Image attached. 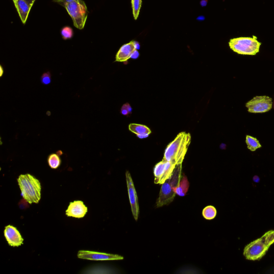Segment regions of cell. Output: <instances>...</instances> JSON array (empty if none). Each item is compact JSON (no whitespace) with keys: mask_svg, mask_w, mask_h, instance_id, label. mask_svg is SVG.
I'll use <instances>...</instances> for the list:
<instances>
[{"mask_svg":"<svg viewBox=\"0 0 274 274\" xmlns=\"http://www.w3.org/2000/svg\"><path fill=\"white\" fill-rule=\"evenodd\" d=\"M182 177V164H179L175 168L171 176L162 184L157 201V208L169 205L173 201L177 194L174 189L177 187Z\"/></svg>","mask_w":274,"mask_h":274,"instance_id":"obj_4","label":"cell"},{"mask_svg":"<svg viewBox=\"0 0 274 274\" xmlns=\"http://www.w3.org/2000/svg\"><path fill=\"white\" fill-rule=\"evenodd\" d=\"M142 0H131V5H132L133 13L134 19H137L141 7Z\"/></svg>","mask_w":274,"mask_h":274,"instance_id":"obj_20","label":"cell"},{"mask_svg":"<svg viewBox=\"0 0 274 274\" xmlns=\"http://www.w3.org/2000/svg\"><path fill=\"white\" fill-rule=\"evenodd\" d=\"M48 163L52 169H56L60 166L61 160L59 155L53 153L48 157Z\"/></svg>","mask_w":274,"mask_h":274,"instance_id":"obj_19","label":"cell"},{"mask_svg":"<svg viewBox=\"0 0 274 274\" xmlns=\"http://www.w3.org/2000/svg\"><path fill=\"white\" fill-rule=\"evenodd\" d=\"M150 135V134H142L137 135V136L139 138L142 139H145L147 138Z\"/></svg>","mask_w":274,"mask_h":274,"instance_id":"obj_25","label":"cell"},{"mask_svg":"<svg viewBox=\"0 0 274 274\" xmlns=\"http://www.w3.org/2000/svg\"><path fill=\"white\" fill-rule=\"evenodd\" d=\"M41 83L43 85H47L51 83V74L49 72L43 73L41 78Z\"/></svg>","mask_w":274,"mask_h":274,"instance_id":"obj_21","label":"cell"},{"mask_svg":"<svg viewBox=\"0 0 274 274\" xmlns=\"http://www.w3.org/2000/svg\"><path fill=\"white\" fill-rule=\"evenodd\" d=\"M62 6L67 10L71 17L73 26L80 30L83 29L89 14L83 0H77L70 3H65Z\"/></svg>","mask_w":274,"mask_h":274,"instance_id":"obj_6","label":"cell"},{"mask_svg":"<svg viewBox=\"0 0 274 274\" xmlns=\"http://www.w3.org/2000/svg\"><path fill=\"white\" fill-rule=\"evenodd\" d=\"M124 105H125L126 107H127L129 114H131V113H132V112H133V108H132V107H131V106L128 103H127V104H126Z\"/></svg>","mask_w":274,"mask_h":274,"instance_id":"obj_26","label":"cell"},{"mask_svg":"<svg viewBox=\"0 0 274 274\" xmlns=\"http://www.w3.org/2000/svg\"><path fill=\"white\" fill-rule=\"evenodd\" d=\"M17 182L23 198L30 204L39 203L41 199V186L38 179L27 173L20 175Z\"/></svg>","mask_w":274,"mask_h":274,"instance_id":"obj_3","label":"cell"},{"mask_svg":"<svg viewBox=\"0 0 274 274\" xmlns=\"http://www.w3.org/2000/svg\"><path fill=\"white\" fill-rule=\"evenodd\" d=\"M74 1H77V0H53V2L58 3L61 6L65 3H70Z\"/></svg>","mask_w":274,"mask_h":274,"instance_id":"obj_23","label":"cell"},{"mask_svg":"<svg viewBox=\"0 0 274 274\" xmlns=\"http://www.w3.org/2000/svg\"><path fill=\"white\" fill-rule=\"evenodd\" d=\"M217 214L216 208L213 206L206 207L203 211V217L208 220H213Z\"/></svg>","mask_w":274,"mask_h":274,"instance_id":"obj_18","label":"cell"},{"mask_svg":"<svg viewBox=\"0 0 274 274\" xmlns=\"http://www.w3.org/2000/svg\"><path fill=\"white\" fill-rule=\"evenodd\" d=\"M246 107L251 113H264L271 110L272 98L268 96H256L247 102Z\"/></svg>","mask_w":274,"mask_h":274,"instance_id":"obj_7","label":"cell"},{"mask_svg":"<svg viewBox=\"0 0 274 274\" xmlns=\"http://www.w3.org/2000/svg\"><path fill=\"white\" fill-rule=\"evenodd\" d=\"M273 108H274V105H273Z\"/></svg>","mask_w":274,"mask_h":274,"instance_id":"obj_30","label":"cell"},{"mask_svg":"<svg viewBox=\"0 0 274 274\" xmlns=\"http://www.w3.org/2000/svg\"><path fill=\"white\" fill-rule=\"evenodd\" d=\"M176 167L175 164L164 159L157 163L154 168L155 183L163 184L171 176Z\"/></svg>","mask_w":274,"mask_h":274,"instance_id":"obj_8","label":"cell"},{"mask_svg":"<svg viewBox=\"0 0 274 274\" xmlns=\"http://www.w3.org/2000/svg\"><path fill=\"white\" fill-rule=\"evenodd\" d=\"M78 257L82 259L94 261L120 260L124 259L122 256L117 255L84 250L79 252Z\"/></svg>","mask_w":274,"mask_h":274,"instance_id":"obj_10","label":"cell"},{"mask_svg":"<svg viewBox=\"0 0 274 274\" xmlns=\"http://www.w3.org/2000/svg\"><path fill=\"white\" fill-rule=\"evenodd\" d=\"M120 113L125 116H128V115L130 114L125 105H123L122 107L121 110H120Z\"/></svg>","mask_w":274,"mask_h":274,"instance_id":"obj_24","label":"cell"},{"mask_svg":"<svg viewBox=\"0 0 274 274\" xmlns=\"http://www.w3.org/2000/svg\"><path fill=\"white\" fill-rule=\"evenodd\" d=\"M30 203L24 198L20 201L18 206L20 210H23L27 209L30 206Z\"/></svg>","mask_w":274,"mask_h":274,"instance_id":"obj_22","label":"cell"},{"mask_svg":"<svg viewBox=\"0 0 274 274\" xmlns=\"http://www.w3.org/2000/svg\"><path fill=\"white\" fill-rule=\"evenodd\" d=\"M138 48L135 41H132L120 48L116 56V62H126Z\"/></svg>","mask_w":274,"mask_h":274,"instance_id":"obj_13","label":"cell"},{"mask_svg":"<svg viewBox=\"0 0 274 274\" xmlns=\"http://www.w3.org/2000/svg\"><path fill=\"white\" fill-rule=\"evenodd\" d=\"M129 129L133 133L137 135L142 134H151L152 131L151 129L147 126L142 124L132 123L129 126Z\"/></svg>","mask_w":274,"mask_h":274,"instance_id":"obj_16","label":"cell"},{"mask_svg":"<svg viewBox=\"0 0 274 274\" xmlns=\"http://www.w3.org/2000/svg\"><path fill=\"white\" fill-rule=\"evenodd\" d=\"M191 141L189 133H180L164 151L163 159L175 164H182Z\"/></svg>","mask_w":274,"mask_h":274,"instance_id":"obj_1","label":"cell"},{"mask_svg":"<svg viewBox=\"0 0 274 274\" xmlns=\"http://www.w3.org/2000/svg\"><path fill=\"white\" fill-rule=\"evenodd\" d=\"M0 68H1V73H0V76L2 77L4 73V69L2 65L0 66Z\"/></svg>","mask_w":274,"mask_h":274,"instance_id":"obj_29","label":"cell"},{"mask_svg":"<svg viewBox=\"0 0 274 274\" xmlns=\"http://www.w3.org/2000/svg\"><path fill=\"white\" fill-rule=\"evenodd\" d=\"M21 22L25 24L32 6L26 0H13Z\"/></svg>","mask_w":274,"mask_h":274,"instance_id":"obj_14","label":"cell"},{"mask_svg":"<svg viewBox=\"0 0 274 274\" xmlns=\"http://www.w3.org/2000/svg\"><path fill=\"white\" fill-rule=\"evenodd\" d=\"M230 48L235 53L246 56H256L259 53L261 43L255 36L232 39L229 42Z\"/></svg>","mask_w":274,"mask_h":274,"instance_id":"obj_5","label":"cell"},{"mask_svg":"<svg viewBox=\"0 0 274 274\" xmlns=\"http://www.w3.org/2000/svg\"><path fill=\"white\" fill-rule=\"evenodd\" d=\"M126 180L131 210L135 220L137 221L139 214L138 196L132 178L128 171L126 172Z\"/></svg>","mask_w":274,"mask_h":274,"instance_id":"obj_9","label":"cell"},{"mask_svg":"<svg viewBox=\"0 0 274 274\" xmlns=\"http://www.w3.org/2000/svg\"><path fill=\"white\" fill-rule=\"evenodd\" d=\"M274 243V230H270L261 238L246 245L243 255L248 260H259L264 257L270 246Z\"/></svg>","mask_w":274,"mask_h":274,"instance_id":"obj_2","label":"cell"},{"mask_svg":"<svg viewBox=\"0 0 274 274\" xmlns=\"http://www.w3.org/2000/svg\"><path fill=\"white\" fill-rule=\"evenodd\" d=\"M246 142L248 149L252 152H255L262 147L257 138L248 135L246 136Z\"/></svg>","mask_w":274,"mask_h":274,"instance_id":"obj_17","label":"cell"},{"mask_svg":"<svg viewBox=\"0 0 274 274\" xmlns=\"http://www.w3.org/2000/svg\"><path fill=\"white\" fill-rule=\"evenodd\" d=\"M189 182L187 177L183 176L177 187L174 189L175 192L181 196H184L187 193L189 188Z\"/></svg>","mask_w":274,"mask_h":274,"instance_id":"obj_15","label":"cell"},{"mask_svg":"<svg viewBox=\"0 0 274 274\" xmlns=\"http://www.w3.org/2000/svg\"><path fill=\"white\" fill-rule=\"evenodd\" d=\"M26 1L31 6L34 4L36 0H26Z\"/></svg>","mask_w":274,"mask_h":274,"instance_id":"obj_28","label":"cell"},{"mask_svg":"<svg viewBox=\"0 0 274 274\" xmlns=\"http://www.w3.org/2000/svg\"><path fill=\"white\" fill-rule=\"evenodd\" d=\"M4 236L8 244L13 247H18L23 244L24 239L16 228L8 225L5 227Z\"/></svg>","mask_w":274,"mask_h":274,"instance_id":"obj_11","label":"cell"},{"mask_svg":"<svg viewBox=\"0 0 274 274\" xmlns=\"http://www.w3.org/2000/svg\"><path fill=\"white\" fill-rule=\"evenodd\" d=\"M139 57V53L137 52V51H135L134 53L132 54V56H131V59H137Z\"/></svg>","mask_w":274,"mask_h":274,"instance_id":"obj_27","label":"cell"},{"mask_svg":"<svg viewBox=\"0 0 274 274\" xmlns=\"http://www.w3.org/2000/svg\"><path fill=\"white\" fill-rule=\"evenodd\" d=\"M88 208L82 201H74L70 203L65 214L68 217L83 218L87 213Z\"/></svg>","mask_w":274,"mask_h":274,"instance_id":"obj_12","label":"cell"}]
</instances>
